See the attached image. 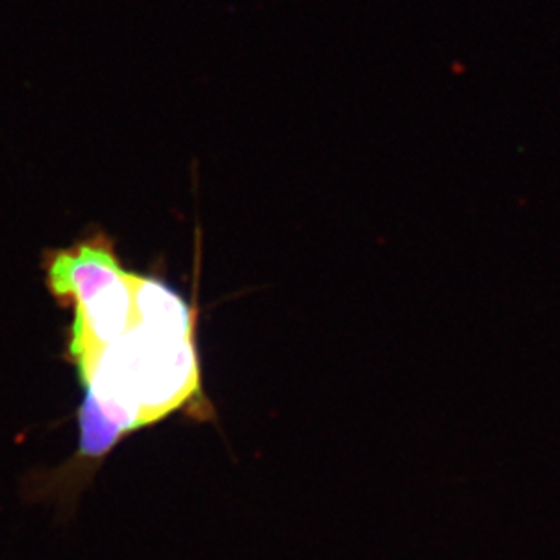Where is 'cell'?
Listing matches in <instances>:
<instances>
[{"label": "cell", "instance_id": "obj_1", "mask_svg": "<svg viewBox=\"0 0 560 560\" xmlns=\"http://www.w3.org/2000/svg\"><path fill=\"white\" fill-rule=\"evenodd\" d=\"M84 399L124 435L187 408L212 418L203 396L196 332H173L137 319L122 338L77 366Z\"/></svg>", "mask_w": 560, "mask_h": 560}, {"label": "cell", "instance_id": "obj_2", "mask_svg": "<svg viewBox=\"0 0 560 560\" xmlns=\"http://www.w3.org/2000/svg\"><path fill=\"white\" fill-rule=\"evenodd\" d=\"M44 281L62 307L90 300L102 287L126 275L117 245L104 231H93L63 249L46 250Z\"/></svg>", "mask_w": 560, "mask_h": 560}]
</instances>
